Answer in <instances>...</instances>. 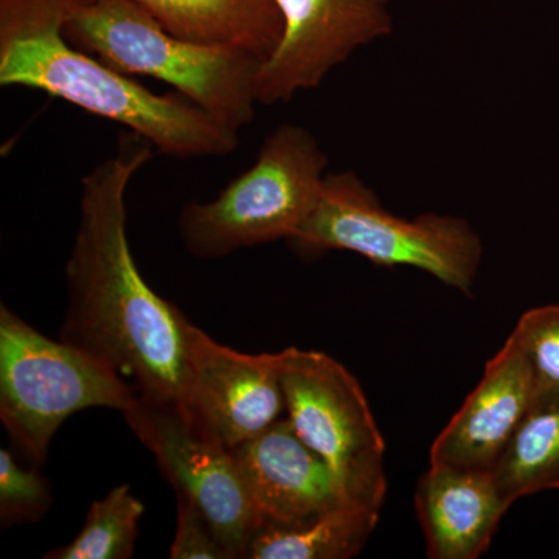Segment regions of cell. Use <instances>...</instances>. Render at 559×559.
<instances>
[{"label":"cell","mask_w":559,"mask_h":559,"mask_svg":"<svg viewBox=\"0 0 559 559\" xmlns=\"http://www.w3.org/2000/svg\"><path fill=\"white\" fill-rule=\"evenodd\" d=\"M154 151L134 132H121L116 153L81 179L61 340L116 370L140 396L183 403L191 322L150 288L127 234L128 187Z\"/></svg>","instance_id":"1"},{"label":"cell","mask_w":559,"mask_h":559,"mask_svg":"<svg viewBox=\"0 0 559 559\" xmlns=\"http://www.w3.org/2000/svg\"><path fill=\"white\" fill-rule=\"evenodd\" d=\"M87 0H0V86L46 92L119 123L175 159L224 157L238 131L182 94L157 95L76 49L66 22Z\"/></svg>","instance_id":"2"},{"label":"cell","mask_w":559,"mask_h":559,"mask_svg":"<svg viewBox=\"0 0 559 559\" xmlns=\"http://www.w3.org/2000/svg\"><path fill=\"white\" fill-rule=\"evenodd\" d=\"M64 36L124 75L170 84L235 131L255 117L263 58L245 47L180 39L134 0H87L66 22Z\"/></svg>","instance_id":"3"},{"label":"cell","mask_w":559,"mask_h":559,"mask_svg":"<svg viewBox=\"0 0 559 559\" xmlns=\"http://www.w3.org/2000/svg\"><path fill=\"white\" fill-rule=\"evenodd\" d=\"M326 165L325 151L307 128L282 124L264 140L252 167L218 198L183 205L180 240L204 260L290 240L318 205Z\"/></svg>","instance_id":"4"},{"label":"cell","mask_w":559,"mask_h":559,"mask_svg":"<svg viewBox=\"0 0 559 559\" xmlns=\"http://www.w3.org/2000/svg\"><path fill=\"white\" fill-rule=\"evenodd\" d=\"M288 241L301 255L348 250L378 266L415 267L465 294L484 255L468 221L436 213L401 218L353 171L325 176L318 205Z\"/></svg>","instance_id":"5"},{"label":"cell","mask_w":559,"mask_h":559,"mask_svg":"<svg viewBox=\"0 0 559 559\" xmlns=\"http://www.w3.org/2000/svg\"><path fill=\"white\" fill-rule=\"evenodd\" d=\"M138 390L75 345L0 307V419L25 459L43 465L62 423L91 407L130 409Z\"/></svg>","instance_id":"6"},{"label":"cell","mask_w":559,"mask_h":559,"mask_svg":"<svg viewBox=\"0 0 559 559\" xmlns=\"http://www.w3.org/2000/svg\"><path fill=\"white\" fill-rule=\"evenodd\" d=\"M286 417L322 457L349 503L381 510L388 495L382 439L358 380L314 349L282 352Z\"/></svg>","instance_id":"7"},{"label":"cell","mask_w":559,"mask_h":559,"mask_svg":"<svg viewBox=\"0 0 559 559\" xmlns=\"http://www.w3.org/2000/svg\"><path fill=\"white\" fill-rule=\"evenodd\" d=\"M123 417L176 492L207 516L231 559L246 558L264 520L242 484L230 448L180 401L139 395Z\"/></svg>","instance_id":"8"},{"label":"cell","mask_w":559,"mask_h":559,"mask_svg":"<svg viewBox=\"0 0 559 559\" xmlns=\"http://www.w3.org/2000/svg\"><path fill=\"white\" fill-rule=\"evenodd\" d=\"M392 0H275L283 31L255 79L259 105L318 87L356 50L392 32Z\"/></svg>","instance_id":"9"},{"label":"cell","mask_w":559,"mask_h":559,"mask_svg":"<svg viewBox=\"0 0 559 559\" xmlns=\"http://www.w3.org/2000/svg\"><path fill=\"white\" fill-rule=\"evenodd\" d=\"M183 406L234 450L286 417L282 352L226 347L190 323Z\"/></svg>","instance_id":"10"},{"label":"cell","mask_w":559,"mask_h":559,"mask_svg":"<svg viewBox=\"0 0 559 559\" xmlns=\"http://www.w3.org/2000/svg\"><path fill=\"white\" fill-rule=\"evenodd\" d=\"M231 452L242 484L267 524H304L349 503L333 471L297 436L288 417Z\"/></svg>","instance_id":"11"},{"label":"cell","mask_w":559,"mask_h":559,"mask_svg":"<svg viewBox=\"0 0 559 559\" xmlns=\"http://www.w3.org/2000/svg\"><path fill=\"white\" fill-rule=\"evenodd\" d=\"M533 407V378L510 334L484 378L430 448V465L491 471Z\"/></svg>","instance_id":"12"},{"label":"cell","mask_w":559,"mask_h":559,"mask_svg":"<svg viewBox=\"0 0 559 559\" xmlns=\"http://www.w3.org/2000/svg\"><path fill=\"white\" fill-rule=\"evenodd\" d=\"M510 507L491 471L430 465L415 491L430 559L480 558Z\"/></svg>","instance_id":"13"},{"label":"cell","mask_w":559,"mask_h":559,"mask_svg":"<svg viewBox=\"0 0 559 559\" xmlns=\"http://www.w3.org/2000/svg\"><path fill=\"white\" fill-rule=\"evenodd\" d=\"M180 39L245 47L266 60L282 36L275 0H134Z\"/></svg>","instance_id":"14"},{"label":"cell","mask_w":559,"mask_h":559,"mask_svg":"<svg viewBox=\"0 0 559 559\" xmlns=\"http://www.w3.org/2000/svg\"><path fill=\"white\" fill-rule=\"evenodd\" d=\"M380 511L342 506L299 525L264 522L250 540L249 559H348L359 555L380 521Z\"/></svg>","instance_id":"15"},{"label":"cell","mask_w":559,"mask_h":559,"mask_svg":"<svg viewBox=\"0 0 559 559\" xmlns=\"http://www.w3.org/2000/svg\"><path fill=\"white\" fill-rule=\"evenodd\" d=\"M491 474L511 506L525 496L559 489V407L530 411Z\"/></svg>","instance_id":"16"},{"label":"cell","mask_w":559,"mask_h":559,"mask_svg":"<svg viewBox=\"0 0 559 559\" xmlns=\"http://www.w3.org/2000/svg\"><path fill=\"white\" fill-rule=\"evenodd\" d=\"M145 506L130 485L110 489L92 502L86 522L68 546L47 551L44 559H130L134 555L139 522Z\"/></svg>","instance_id":"17"},{"label":"cell","mask_w":559,"mask_h":559,"mask_svg":"<svg viewBox=\"0 0 559 559\" xmlns=\"http://www.w3.org/2000/svg\"><path fill=\"white\" fill-rule=\"evenodd\" d=\"M527 358L533 378V407H559V307L525 312L513 333Z\"/></svg>","instance_id":"18"},{"label":"cell","mask_w":559,"mask_h":559,"mask_svg":"<svg viewBox=\"0 0 559 559\" xmlns=\"http://www.w3.org/2000/svg\"><path fill=\"white\" fill-rule=\"evenodd\" d=\"M53 492L38 466L24 468L5 448L0 450V521L2 527L43 520Z\"/></svg>","instance_id":"19"},{"label":"cell","mask_w":559,"mask_h":559,"mask_svg":"<svg viewBox=\"0 0 559 559\" xmlns=\"http://www.w3.org/2000/svg\"><path fill=\"white\" fill-rule=\"evenodd\" d=\"M171 559H231L207 516L197 503L178 495V527L170 549Z\"/></svg>","instance_id":"20"}]
</instances>
